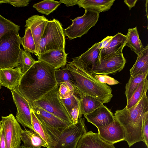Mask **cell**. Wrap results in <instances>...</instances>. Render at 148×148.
<instances>
[{
	"label": "cell",
	"mask_w": 148,
	"mask_h": 148,
	"mask_svg": "<svg viewBox=\"0 0 148 148\" xmlns=\"http://www.w3.org/2000/svg\"><path fill=\"white\" fill-rule=\"evenodd\" d=\"M114 0H79V8L100 13L109 10Z\"/></svg>",
	"instance_id": "cell-22"
},
{
	"label": "cell",
	"mask_w": 148,
	"mask_h": 148,
	"mask_svg": "<svg viewBox=\"0 0 148 148\" xmlns=\"http://www.w3.org/2000/svg\"><path fill=\"white\" fill-rule=\"evenodd\" d=\"M55 76L56 81L58 84L67 82L72 85L74 80L72 75L70 71L66 67L62 69L56 70Z\"/></svg>",
	"instance_id": "cell-32"
},
{
	"label": "cell",
	"mask_w": 148,
	"mask_h": 148,
	"mask_svg": "<svg viewBox=\"0 0 148 148\" xmlns=\"http://www.w3.org/2000/svg\"><path fill=\"white\" fill-rule=\"evenodd\" d=\"M148 72L141 74L133 77L130 76L128 82L126 84L125 94L127 101L131 98L139 84L147 78Z\"/></svg>",
	"instance_id": "cell-26"
},
{
	"label": "cell",
	"mask_w": 148,
	"mask_h": 148,
	"mask_svg": "<svg viewBox=\"0 0 148 148\" xmlns=\"http://www.w3.org/2000/svg\"><path fill=\"white\" fill-rule=\"evenodd\" d=\"M79 115V106H76L72 109L70 114L73 124H75L77 123Z\"/></svg>",
	"instance_id": "cell-39"
},
{
	"label": "cell",
	"mask_w": 148,
	"mask_h": 148,
	"mask_svg": "<svg viewBox=\"0 0 148 148\" xmlns=\"http://www.w3.org/2000/svg\"><path fill=\"white\" fill-rule=\"evenodd\" d=\"M48 21L43 15H35L31 16L25 21V27L29 28L31 30L34 41L37 53L42 36Z\"/></svg>",
	"instance_id": "cell-15"
},
{
	"label": "cell",
	"mask_w": 148,
	"mask_h": 148,
	"mask_svg": "<svg viewBox=\"0 0 148 148\" xmlns=\"http://www.w3.org/2000/svg\"><path fill=\"white\" fill-rule=\"evenodd\" d=\"M21 42L25 51L38 56L34 39L29 28H26L24 36L21 38Z\"/></svg>",
	"instance_id": "cell-29"
},
{
	"label": "cell",
	"mask_w": 148,
	"mask_h": 148,
	"mask_svg": "<svg viewBox=\"0 0 148 148\" xmlns=\"http://www.w3.org/2000/svg\"><path fill=\"white\" fill-rule=\"evenodd\" d=\"M126 36L127 42L125 46L129 47L132 51L138 55L143 51L144 47L139 38L137 27L128 29Z\"/></svg>",
	"instance_id": "cell-25"
},
{
	"label": "cell",
	"mask_w": 148,
	"mask_h": 148,
	"mask_svg": "<svg viewBox=\"0 0 148 148\" xmlns=\"http://www.w3.org/2000/svg\"><path fill=\"white\" fill-rule=\"evenodd\" d=\"M30 52L22 49L18 58V67H19L23 73L27 71L36 62Z\"/></svg>",
	"instance_id": "cell-30"
},
{
	"label": "cell",
	"mask_w": 148,
	"mask_h": 148,
	"mask_svg": "<svg viewBox=\"0 0 148 148\" xmlns=\"http://www.w3.org/2000/svg\"><path fill=\"white\" fill-rule=\"evenodd\" d=\"M23 74L20 68L0 69V83L3 86L12 90L17 87Z\"/></svg>",
	"instance_id": "cell-19"
},
{
	"label": "cell",
	"mask_w": 148,
	"mask_h": 148,
	"mask_svg": "<svg viewBox=\"0 0 148 148\" xmlns=\"http://www.w3.org/2000/svg\"><path fill=\"white\" fill-rule=\"evenodd\" d=\"M32 109L38 121L48 126L58 128L69 125L63 120L41 108L32 106Z\"/></svg>",
	"instance_id": "cell-20"
},
{
	"label": "cell",
	"mask_w": 148,
	"mask_h": 148,
	"mask_svg": "<svg viewBox=\"0 0 148 148\" xmlns=\"http://www.w3.org/2000/svg\"><path fill=\"white\" fill-rule=\"evenodd\" d=\"M100 136L108 143L114 145L124 140V130L120 124L115 120L106 126L97 128Z\"/></svg>",
	"instance_id": "cell-12"
},
{
	"label": "cell",
	"mask_w": 148,
	"mask_h": 148,
	"mask_svg": "<svg viewBox=\"0 0 148 148\" xmlns=\"http://www.w3.org/2000/svg\"><path fill=\"white\" fill-rule=\"evenodd\" d=\"M30 1L29 0H6V3L14 7H20L27 6Z\"/></svg>",
	"instance_id": "cell-38"
},
{
	"label": "cell",
	"mask_w": 148,
	"mask_h": 148,
	"mask_svg": "<svg viewBox=\"0 0 148 148\" xmlns=\"http://www.w3.org/2000/svg\"><path fill=\"white\" fill-rule=\"evenodd\" d=\"M65 66L72 75L74 94L76 96L89 95L103 104L111 101L113 95L110 86L100 82L94 75L79 64L70 62Z\"/></svg>",
	"instance_id": "cell-2"
},
{
	"label": "cell",
	"mask_w": 148,
	"mask_h": 148,
	"mask_svg": "<svg viewBox=\"0 0 148 148\" xmlns=\"http://www.w3.org/2000/svg\"><path fill=\"white\" fill-rule=\"evenodd\" d=\"M99 14L92 11L85 10L83 15L73 20L71 19L72 23L64 30L65 36H67L70 40L81 37L95 25L98 20Z\"/></svg>",
	"instance_id": "cell-8"
},
{
	"label": "cell",
	"mask_w": 148,
	"mask_h": 148,
	"mask_svg": "<svg viewBox=\"0 0 148 148\" xmlns=\"http://www.w3.org/2000/svg\"><path fill=\"white\" fill-rule=\"evenodd\" d=\"M39 122L47 137V148H76L79 140L87 132L82 118L76 124L62 127L53 128Z\"/></svg>",
	"instance_id": "cell-4"
},
{
	"label": "cell",
	"mask_w": 148,
	"mask_h": 148,
	"mask_svg": "<svg viewBox=\"0 0 148 148\" xmlns=\"http://www.w3.org/2000/svg\"><path fill=\"white\" fill-rule=\"evenodd\" d=\"M68 53L64 50L57 49L48 51L37 56L38 60L43 62L55 70L64 67L67 62Z\"/></svg>",
	"instance_id": "cell-14"
},
{
	"label": "cell",
	"mask_w": 148,
	"mask_h": 148,
	"mask_svg": "<svg viewBox=\"0 0 148 148\" xmlns=\"http://www.w3.org/2000/svg\"><path fill=\"white\" fill-rule=\"evenodd\" d=\"M125 63L126 60L122 52L99 60L95 65L88 70L93 75L113 74L122 71Z\"/></svg>",
	"instance_id": "cell-9"
},
{
	"label": "cell",
	"mask_w": 148,
	"mask_h": 148,
	"mask_svg": "<svg viewBox=\"0 0 148 148\" xmlns=\"http://www.w3.org/2000/svg\"><path fill=\"white\" fill-rule=\"evenodd\" d=\"M55 70L43 62L36 61L23 74L18 90L30 103L39 99L58 85Z\"/></svg>",
	"instance_id": "cell-1"
},
{
	"label": "cell",
	"mask_w": 148,
	"mask_h": 148,
	"mask_svg": "<svg viewBox=\"0 0 148 148\" xmlns=\"http://www.w3.org/2000/svg\"><path fill=\"white\" fill-rule=\"evenodd\" d=\"M61 3L59 1L44 0L34 4L33 7L39 12L48 15L55 10Z\"/></svg>",
	"instance_id": "cell-28"
},
{
	"label": "cell",
	"mask_w": 148,
	"mask_h": 148,
	"mask_svg": "<svg viewBox=\"0 0 148 148\" xmlns=\"http://www.w3.org/2000/svg\"><path fill=\"white\" fill-rule=\"evenodd\" d=\"M10 90L17 108L16 120L23 126L34 131L32 123L31 103L19 91L17 87Z\"/></svg>",
	"instance_id": "cell-11"
},
{
	"label": "cell",
	"mask_w": 148,
	"mask_h": 148,
	"mask_svg": "<svg viewBox=\"0 0 148 148\" xmlns=\"http://www.w3.org/2000/svg\"><path fill=\"white\" fill-rule=\"evenodd\" d=\"M1 85L0 83V89H1Z\"/></svg>",
	"instance_id": "cell-47"
},
{
	"label": "cell",
	"mask_w": 148,
	"mask_h": 148,
	"mask_svg": "<svg viewBox=\"0 0 148 148\" xmlns=\"http://www.w3.org/2000/svg\"><path fill=\"white\" fill-rule=\"evenodd\" d=\"M74 93V87L71 84L65 82L60 84L58 95L60 99L67 98L73 95Z\"/></svg>",
	"instance_id": "cell-33"
},
{
	"label": "cell",
	"mask_w": 148,
	"mask_h": 148,
	"mask_svg": "<svg viewBox=\"0 0 148 148\" xmlns=\"http://www.w3.org/2000/svg\"><path fill=\"white\" fill-rule=\"evenodd\" d=\"M20 148H33L27 147H26L24 146L23 145H22L21 146Z\"/></svg>",
	"instance_id": "cell-45"
},
{
	"label": "cell",
	"mask_w": 148,
	"mask_h": 148,
	"mask_svg": "<svg viewBox=\"0 0 148 148\" xmlns=\"http://www.w3.org/2000/svg\"><path fill=\"white\" fill-rule=\"evenodd\" d=\"M142 133L144 142L148 148V111L142 116Z\"/></svg>",
	"instance_id": "cell-36"
},
{
	"label": "cell",
	"mask_w": 148,
	"mask_h": 148,
	"mask_svg": "<svg viewBox=\"0 0 148 148\" xmlns=\"http://www.w3.org/2000/svg\"><path fill=\"white\" fill-rule=\"evenodd\" d=\"M147 93L135 105L130 108L117 110L114 114L115 120L123 128L124 140L130 147L138 142L143 141L142 116L148 111V98Z\"/></svg>",
	"instance_id": "cell-3"
},
{
	"label": "cell",
	"mask_w": 148,
	"mask_h": 148,
	"mask_svg": "<svg viewBox=\"0 0 148 148\" xmlns=\"http://www.w3.org/2000/svg\"><path fill=\"white\" fill-rule=\"evenodd\" d=\"M18 32L10 31L0 39V69H13L18 66V58L22 49Z\"/></svg>",
	"instance_id": "cell-5"
},
{
	"label": "cell",
	"mask_w": 148,
	"mask_h": 148,
	"mask_svg": "<svg viewBox=\"0 0 148 148\" xmlns=\"http://www.w3.org/2000/svg\"><path fill=\"white\" fill-rule=\"evenodd\" d=\"M6 3V0H0V3Z\"/></svg>",
	"instance_id": "cell-44"
},
{
	"label": "cell",
	"mask_w": 148,
	"mask_h": 148,
	"mask_svg": "<svg viewBox=\"0 0 148 148\" xmlns=\"http://www.w3.org/2000/svg\"><path fill=\"white\" fill-rule=\"evenodd\" d=\"M65 36L61 23L53 18L49 20L42 36L37 52V55L48 51L64 50Z\"/></svg>",
	"instance_id": "cell-6"
},
{
	"label": "cell",
	"mask_w": 148,
	"mask_h": 148,
	"mask_svg": "<svg viewBox=\"0 0 148 148\" xmlns=\"http://www.w3.org/2000/svg\"><path fill=\"white\" fill-rule=\"evenodd\" d=\"M137 1V0H125L124 2L128 6L129 10H130L132 8L135 6Z\"/></svg>",
	"instance_id": "cell-43"
},
{
	"label": "cell",
	"mask_w": 148,
	"mask_h": 148,
	"mask_svg": "<svg viewBox=\"0 0 148 148\" xmlns=\"http://www.w3.org/2000/svg\"><path fill=\"white\" fill-rule=\"evenodd\" d=\"M60 84L39 99L30 103L32 106L41 108L63 120L69 125L73 123L71 117L60 100L58 91Z\"/></svg>",
	"instance_id": "cell-7"
},
{
	"label": "cell",
	"mask_w": 148,
	"mask_h": 148,
	"mask_svg": "<svg viewBox=\"0 0 148 148\" xmlns=\"http://www.w3.org/2000/svg\"><path fill=\"white\" fill-rule=\"evenodd\" d=\"M76 148H116L103 140L98 133L90 131L85 133L79 140Z\"/></svg>",
	"instance_id": "cell-17"
},
{
	"label": "cell",
	"mask_w": 148,
	"mask_h": 148,
	"mask_svg": "<svg viewBox=\"0 0 148 148\" xmlns=\"http://www.w3.org/2000/svg\"><path fill=\"white\" fill-rule=\"evenodd\" d=\"M60 99L69 115L72 109L76 106L79 105V99L74 94L67 98Z\"/></svg>",
	"instance_id": "cell-34"
},
{
	"label": "cell",
	"mask_w": 148,
	"mask_h": 148,
	"mask_svg": "<svg viewBox=\"0 0 148 148\" xmlns=\"http://www.w3.org/2000/svg\"><path fill=\"white\" fill-rule=\"evenodd\" d=\"M112 36H108L101 42H98V47L101 49L103 48L112 38Z\"/></svg>",
	"instance_id": "cell-41"
},
{
	"label": "cell",
	"mask_w": 148,
	"mask_h": 148,
	"mask_svg": "<svg viewBox=\"0 0 148 148\" xmlns=\"http://www.w3.org/2000/svg\"><path fill=\"white\" fill-rule=\"evenodd\" d=\"M32 123L34 131L38 133L47 143V139L44 132L38 119L31 110Z\"/></svg>",
	"instance_id": "cell-35"
},
{
	"label": "cell",
	"mask_w": 148,
	"mask_h": 148,
	"mask_svg": "<svg viewBox=\"0 0 148 148\" xmlns=\"http://www.w3.org/2000/svg\"><path fill=\"white\" fill-rule=\"evenodd\" d=\"M79 0H60L59 1L61 3H64L67 7L73 6L78 5Z\"/></svg>",
	"instance_id": "cell-40"
},
{
	"label": "cell",
	"mask_w": 148,
	"mask_h": 148,
	"mask_svg": "<svg viewBox=\"0 0 148 148\" xmlns=\"http://www.w3.org/2000/svg\"><path fill=\"white\" fill-rule=\"evenodd\" d=\"M77 97L79 101V119L82 118V115L90 113L103 104L97 99L89 95H85Z\"/></svg>",
	"instance_id": "cell-24"
},
{
	"label": "cell",
	"mask_w": 148,
	"mask_h": 148,
	"mask_svg": "<svg viewBox=\"0 0 148 148\" xmlns=\"http://www.w3.org/2000/svg\"><path fill=\"white\" fill-rule=\"evenodd\" d=\"M2 129V126L1 121H0V132Z\"/></svg>",
	"instance_id": "cell-46"
},
{
	"label": "cell",
	"mask_w": 148,
	"mask_h": 148,
	"mask_svg": "<svg viewBox=\"0 0 148 148\" xmlns=\"http://www.w3.org/2000/svg\"><path fill=\"white\" fill-rule=\"evenodd\" d=\"M136 61L130 69V76L134 77L148 72V45L138 55Z\"/></svg>",
	"instance_id": "cell-23"
},
{
	"label": "cell",
	"mask_w": 148,
	"mask_h": 148,
	"mask_svg": "<svg viewBox=\"0 0 148 148\" xmlns=\"http://www.w3.org/2000/svg\"><path fill=\"white\" fill-rule=\"evenodd\" d=\"M0 148H6L4 132L3 127L0 132Z\"/></svg>",
	"instance_id": "cell-42"
},
{
	"label": "cell",
	"mask_w": 148,
	"mask_h": 148,
	"mask_svg": "<svg viewBox=\"0 0 148 148\" xmlns=\"http://www.w3.org/2000/svg\"><path fill=\"white\" fill-rule=\"evenodd\" d=\"M84 115L88 122L97 128L107 125L115 120L111 110L103 104L92 112Z\"/></svg>",
	"instance_id": "cell-13"
},
{
	"label": "cell",
	"mask_w": 148,
	"mask_h": 148,
	"mask_svg": "<svg viewBox=\"0 0 148 148\" xmlns=\"http://www.w3.org/2000/svg\"><path fill=\"white\" fill-rule=\"evenodd\" d=\"M21 139L23 145L27 147L41 148L47 147V144L42 138L36 132L32 130H22Z\"/></svg>",
	"instance_id": "cell-21"
},
{
	"label": "cell",
	"mask_w": 148,
	"mask_h": 148,
	"mask_svg": "<svg viewBox=\"0 0 148 148\" xmlns=\"http://www.w3.org/2000/svg\"><path fill=\"white\" fill-rule=\"evenodd\" d=\"M95 78L101 83L113 85L118 84L119 82L109 76L99 74L94 75Z\"/></svg>",
	"instance_id": "cell-37"
},
{
	"label": "cell",
	"mask_w": 148,
	"mask_h": 148,
	"mask_svg": "<svg viewBox=\"0 0 148 148\" xmlns=\"http://www.w3.org/2000/svg\"><path fill=\"white\" fill-rule=\"evenodd\" d=\"M127 42L126 36L118 33L100 50L99 60L108 58L123 52Z\"/></svg>",
	"instance_id": "cell-16"
},
{
	"label": "cell",
	"mask_w": 148,
	"mask_h": 148,
	"mask_svg": "<svg viewBox=\"0 0 148 148\" xmlns=\"http://www.w3.org/2000/svg\"><path fill=\"white\" fill-rule=\"evenodd\" d=\"M20 27L0 14V39L5 33L10 31L18 32Z\"/></svg>",
	"instance_id": "cell-31"
},
{
	"label": "cell",
	"mask_w": 148,
	"mask_h": 148,
	"mask_svg": "<svg viewBox=\"0 0 148 148\" xmlns=\"http://www.w3.org/2000/svg\"><path fill=\"white\" fill-rule=\"evenodd\" d=\"M148 88V82L146 78L139 85L131 98L127 101L125 108L128 109L137 104L145 93H147Z\"/></svg>",
	"instance_id": "cell-27"
},
{
	"label": "cell",
	"mask_w": 148,
	"mask_h": 148,
	"mask_svg": "<svg viewBox=\"0 0 148 148\" xmlns=\"http://www.w3.org/2000/svg\"><path fill=\"white\" fill-rule=\"evenodd\" d=\"M100 50L98 47V42L96 43L80 56L72 58L73 60L71 62L79 64L88 70L99 62Z\"/></svg>",
	"instance_id": "cell-18"
},
{
	"label": "cell",
	"mask_w": 148,
	"mask_h": 148,
	"mask_svg": "<svg viewBox=\"0 0 148 148\" xmlns=\"http://www.w3.org/2000/svg\"><path fill=\"white\" fill-rule=\"evenodd\" d=\"M1 118L6 148H20L22 130L18 122L12 114Z\"/></svg>",
	"instance_id": "cell-10"
}]
</instances>
